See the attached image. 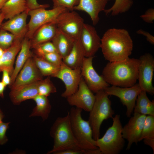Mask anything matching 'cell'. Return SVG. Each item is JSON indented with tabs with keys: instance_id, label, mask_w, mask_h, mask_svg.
<instances>
[{
	"instance_id": "4316f807",
	"label": "cell",
	"mask_w": 154,
	"mask_h": 154,
	"mask_svg": "<svg viewBox=\"0 0 154 154\" xmlns=\"http://www.w3.org/2000/svg\"><path fill=\"white\" fill-rule=\"evenodd\" d=\"M134 113L154 116V102L148 98L146 92L141 91L137 97Z\"/></svg>"
},
{
	"instance_id": "d590c367",
	"label": "cell",
	"mask_w": 154,
	"mask_h": 154,
	"mask_svg": "<svg viewBox=\"0 0 154 154\" xmlns=\"http://www.w3.org/2000/svg\"><path fill=\"white\" fill-rule=\"evenodd\" d=\"M10 122L0 123V145L5 144L8 141V139L6 135L7 131L9 127Z\"/></svg>"
},
{
	"instance_id": "9a60e30c",
	"label": "cell",
	"mask_w": 154,
	"mask_h": 154,
	"mask_svg": "<svg viewBox=\"0 0 154 154\" xmlns=\"http://www.w3.org/2000/svg\"><path fill=\"white\" fill-rule=\"evenodd\" d=\"M146 115L134 113L128 123L122 128L123 137L128 142L126 150L130 149L133 143L139 142Z\"/></svg>"
},
{
	"instance_id": "f35d334b",
	"label": "cell",
	"mask_w": 154,
	"mask_h": 154,
	"mask_svg": "<svg viewBox=\"0 0 154 154\" xmlns=\"http://www.w3.org/2000/svg\"><path fill=\"white\" fill-rule=\"evenodd\" d=\"M137 33L145 36L148 42L152 44H154V37L149 32L142 29H139L137 31Z\"/></svg>"
},
{
	"instance_id": "8d00e7d4",
	"label": "cell",
	"mask_w": 154,
	"mask_h": 154,
	"mask_svg": "<svg viewBox=\"0 0 154 154\" xmlns=\"http://www.w3.org/2000/svg\"><path fill=\"white\" fill-rule=\"evenodd\" d=\"M140 17L145 22L153 23L154 20V9L151 8L148 9Z\"/></svg>"
},
{
	"instance_id": "7c38bea8",
	"label": "cell",
	"mask_w": 154,
	"mask_h": 154,
	"mask_svg": "<svg viewBox=\"0 0 154 154\" xmlns=\"http://www.w3.org/2000/svg\"><path fill=\"white\" fill-rule=\"evenodd\" d=\"M94 57L84 58L81 71L82 77L88 87L93 92L96 93L100 90H104L110 84L94 69L92 64Z\"/></svg>"
},
{
	"instance_id": "5b68a950",
	"label": "cell",
	"mask_w": 154,
	"mask_h": 154,
	"mask_svg": "<svg viewBox=\"0 0 154 154\" xmlns=\"http://www.w3.org/2000/svg\"><path fill=\"white\" fill-rule=\"evenodd\" d=\"M113 119V124L103 136L95 140V145L102 154H118L123 149L125 139L122 131L123 127L120 116L117 114Z\"/></svg>"
},
{
	"instance_id": "f6af8a7d",
	"label": "cell",
	"mask_w": 154,
	"mask_h": 154,
	"mask_svg": "<svg viewBox=\"0 0 154 154\" xmlns=\"http://www.w3.org/2000/svg\"><path fill=\"white\" fill-rule=\"evenodd\" d=\"M4 19H5V16L4 14L0 12V29L3 21Z\"/></svg>"
},
{
	"instance_id": "74e56055",
	"label": "cell",
	"mask_w": 154,
	"mask_h": 154,
	"mask_svg": "<svg viewBox=\"0 0 154 154\" xmlns=\"http://www.w3.org/2000/svg\"><path fill=\"white\" fill-rule=\"evenodd\" d=\"M29 10H31L40 8H47L49 7L48 4H40L37 1V0H26Z\"/></svg>"
},
{
	"instance_id": "4fadbf2b",
	"label": "cell",
	"mask_w": 154,
	"mask_h": 154,
	"mask_svg": "<svg viewBox=\"0 0 154 154\" xmlns=\"http://www.w3.org/2000/svg\"><path fill=\"white\" fill-rule=\"evenodd\" d=\"M66 98L70 106L89 112L94 103L95 96L82 77L77 90Z\"/></svg>"
},
{
	"instance_id": "d6986e66",
	"label": "cell",
	"mask_w": 154,
	"mask_h": 154,
	"mask_svg": "<svg viewBox=\"0 0 154 154\" xmlns=\"http://www.w3.org/2000/svg\"><path fill=\"white\" fill-rule=\"evenodd\" d=\"M39 81L25 85L11 90L9 96L12 103L17 105L27 100L33 99L38 94V86Z\"/></svg>"
},
{
	"instance_id": "44dd1931",
	"label": "cell",
	"mask_w": 154,
	"mask_h": 154,
	"mask_svg": "<svg viewBox=\"0 0 154 154\" xmlns=\"http://www.w3.org/2000/svg\"><path fill=\"white\" fill-rule=\"evenodd\" d=\"M57 29L56 25L53 23H48L41 26L29 40L31 48H34L39 44L52 41Z\"/></svg>"
},
{
	"instance_id": "cb8c5ba5",
	"label": "cell",
	"mask_w": 154,
	"mask_h": 154,
	"mask_svg": "<svg viewBox=\"0 0 154 154\" xmlns=\"http://www.w3.org/2000/svg\"><path fill=\"white\" fill-rule=\"evenodd\" d=\"M85 57L84 52L78 39L75 40L71 51L62 59V62L70 68L75 69L81 67Z\"/></svg>"
},
{
	"instance_id": "f1b7e54d",
	"label": "cell",
	"mask_w": 154,
	"mask_h": 154,
	"mask_svg": "<svg viewBox=\"0 0 154 154\" xmlns=\"http://www.w3.org/2000/svg\"><path fill=\"white\" fill-rule=\"evenodd\" d=\"M110 8L106 9L104 12L106 15L110 13L112 16L117 15L128 11L133 4V0H115Z\"/></svg>"
},
{
	"instance_id": "ac0fdd59",
	"label": "cell",
	"mask_w": 154,
	"mask_h": 154,
	"mask_svg": "<svg viewBox=\"0 0 154 154\" xmlns=\"http://www.w3.org/2000/svg\"><path fill=\"white\" fill-rule=\"evenodd\" d=\"M114 0H80L74 10L84 11L90 16L93 25H95L99 20V15L104 11L109 1Z\"/></svg>"
},
{
	"instance_id": "52a82bcc",
	"label": "cell",
	"mask_w": 154,
	"mask_h": 154,
	"mask_svg": "<svg viewBox=\"0 0 154 154\" xmlns=\"http://www.w3.org/2000/svg\"><path fill=\"white\" fill-rule=\"evenodd\" d=\"M67 10H69L62 7L53 8L49 10L40 8L29 10L28 15L30 19L27 24V31L25 37L30 40L40 27L47 23L53 22L60 14Z\"/></svg>"
},
{
	"instance_id": "30bf717a",
	"label": "cell",
	"mask_w": 154,
	"mask_h": 154,
	"mask_svg": "<svg viewBox=\"0 0 154 154\" xmlns=\"http://www.w3.org/2000/svg\"><path fill=\"white\" fill-rule=\"evenodd\" d=\"M138 84L142 91L153 95L154 88L152 84L154 71V59L149 53L141 55L139 59Z\"/></svg>"
},
{
	"instance_id": "bcb514c9",
	"label": "cell",
	"mask_w": 154,
	"mask_h": 154,
	"mask_svg": "<svg viewBox=\"0 0 154 154\" xmlns=\"http://www.w3.org/2000/svg\"><path fill=\"white\" fill-rule=\"evenodd\" d=\"M8 0H0V11L5 3Z\"/></svg>"
},
{
	"instance_id": "603a6c76",
	"label": "cell",
	"mask_w": 154,
	"mask_h": 154,
	"mask_svg": "<svg viewBox=\"0 0 154 154\" xmlns=\"http://www.w3.org/2000/svg\"><path fill=\"white\" fill-rule=\"evenodd\" d=\"M31 48L29 39L25 37L22 41L21 48L16 60L15 66L11 76V82L9 86L13 83L28 59L32 56L33 54L30 50Z\"/></svg>"
},
{
	"instance_id": "484cf974",
	"label": "cell",
	"mask_w": 154,
	"mask_h": 154,
	"mask_svg": "<svg viewBox=\"0 0 154 154\" xmlns=\"http://www.w3.org/2000/svg\"><path fill=\"white\" fill-rule=\"evenodd\" d=\"M36 103L30 117L39 116L43 120L47 119L50 113L51 106L47 97L38 94L33 99Z\"/></svg>"
},
{
	"instance_id": "277c9868",
	"label": "cell",
	"mask_w": 154,
	"mask_h": 154,
	"mask_svg": "<svg viewBox=\"0 0 154 154\" xmlns=\"http://www.w3.org/2000/svg\"><path fill=\"white\" fill-rule=\"evenodd\" d=\"M93 106L90 111L88 121L91 127L93 137L95 140L100 138L101 125L105 120L112 118L114 111L111 107L109 95L104 90L96 93Z\"/></svg>"
},
{
	"instance_id": "f546056e",
	"label": "cell",
	"mask_w": 154,
	"mask_h": 154,
	"mask_svg": "<svg viewBox=\"0 0 154 154\" xmlns=\"http://www.w3.org/2000/svg\"><path fill=\"white\" fill-rule=\"evenodd\" d=\"M56 91L50 76L40 80L38 86V94L47 97L51 94L54 93Z\"/></svg>"
},
{
	"instance_id": "7a4b0ae2",
	"label": "cell",
	"mask_w": 154,
	"mask_h": 154,
	"mask_svg": "<svg viewBox=\"0 0 154 154\" xmlns=\"http://www.w3.org/2000/svg\"><path fill=\"white\" fill-rule=\"evenodd\" d=\"M139 59L129 57L123 60L108 62L101 76L109 84L121 87L135 85L138 80Z\"/></svg>"
},
{
	"instance_id": "83f0119b",
	"label": "cell",
	"mask_w": 154,
	"mask_h": 154,
	"mask_svg": "<svg viewBox=\"0 0 154 154\" xmlns=\"http://www.w3.org/2000/svg\"><path fill=\"white\" fill-rule=\"evenodd\" d=\"M32 57L36 66L43 76L53 77L59 70L60 67L51 63L40 57L33 55Z\"/></svg>"
},
{
	"instance_id": "ba28073f",
	"label": "cell",
	"mask_w": 154,
	"mask_h": 154,
	"mask_svg": "<svg viewBox=\"0 0 154 154\" xmlns=\"http://www.w3.org/2000/svg\"><path fill=\"white\" fill-rule=\"evenodd\" d=\"M53 23L58 29L75 40L79 39L84 23L83 18L74 10L62 13Z\"/></svg>"
},
{
	"instance_id": "d6a6232c",
	"label": "cell",
	"mask_w": 154,
	"mask_h": 154,
	"mask_svg": "<svg viewBox=\"0 0 154 154\" xmlns=\"http://www.w3.org/2000/svg\"><path fill=\"white\" fill-rule=\"evenodd\" d=\"M34 48L36 55L38 57H40L48 53L57 52L53 44L50 41L39 44Z\"/></svg>"
},
{
	"instance_id": "c3c4849f",
	"label": "cell",
	"mask_w": 154,
	"mask_h": 154,
	"mask_svg": "<svg viewBox=\"0 0 154 154\" xmlns=\"http://www.w3.org/2000/svg\"><path fill=\"white\" fill-rule=\"evenodd\" d=\"M4 50L3 49L0 48V57H1L2 56L4 52Z\"/></svg>"
},
{
	"instance_id": "7dc6e473",
	"label": "cell",
	"mask_w": 154,
	"mask_h": 154,
	"mask_svg": "<svg viewBox=\"0 0 154 154\" xmlns=\"http://www.w3.org/2000/svg\"><path fill=\"white\" fill-rule=\"evenodd\" d=\"M4 117L3 113L0 109V123L2 122V120Z\"/></svg>"
},
{
	"instance_id": "b9f144b4",
	"label": "cell",
	"mask_w": 154,
	"mask_h": 154,
	"mask_svg": "<svg viewBox=\"0 0 154 154\" xmlns=\"http://www.w3.org/2000/svg\"><path fill=\"white\" fill-rule=\"evenodd\" d=\"M144 143L150 147L152 149L153 153H154V138H145L143 139Z\"/></svg>"
},
{
	"instance_id": "e0dca14e",
	"label": "cell",
	"mask_w": 154,
	"mask_h": 154,
	"mask_svg": "<svg viewBox=\"0 0 154 154\" xmlns=\"http://www.w3.org/2000/svg\"><path fill=\"white\" fill-rule=\"evenodd\" d=\"M29 10L22 12L2 23L0 29L13 34L15 39H23L27 31L26 21Z\"/></svg>"
},
{
	"instance_id": "5bb4252c",
	"label": "cell",
	"mask_w": 154,
	"mask_h": 154,
	"mask_svg": "<svg viewBox=\"0 0 154 154\" xmlns=\"http://www.w3.org/2000/svg\"><path fill=\"white\" fill-rule=\"evenodd\" d=\"M101 39L94 27L84 23L78 39L85 57L94 56L100 47Z\"/></svg>"
},
{
	"instance_id": "d4e9b609",
	"label": "cell",
	"mask_w": 154,
	"mask_h": 154,
	"mask_svg": "<svg viewBox=\"0 0 154 154\" xmlns=\"http://www.w3.org/2000/svg\"><path fill=\"white\" fill-rule=\"evenodd\" d=\"M28 10L26 0H8L0 12L4 14L5 19L8 20Z\"/></svg>"
},
{
	"instance_id": "4dcf8cb0",
	"label": "cell",
	"mask_w": 154,
	"mask_h": 154,
	"mask_svg": "<svg viewBox=\"0 0 154 154\" xmlns=\"http://www.w3.org/2000/svg\"><path fill=\"white\" fill-rule=\"evenodd\" d=\"M145 138H154V116H146L139 141Z\"/></svg>"
},
{
	"instance_id": "2e32d148",
	"label": "cell",
	"mask_w": 154,
	"mask_h": 154,
	"mask_svg": "<svg viewBox=\"0 0 154 154\" xmlns=\"http://www.w3.org/2000/svg\"><path fill=\"white\" fill-rule=\"evenodd\" d=\"M43 76L36 66L32 56L28 59L13 83L10 86L11 90L40 80L43 79Z\"/></svg>"
},
{
	"instance_id": "1f68e13d",
	"label": "cell",
	"mask_w": 154,
	"mask_h": 154,
	"mask_svg": "<svg viewBox=\"0 0 154 154\" xmlns=\"http://www.w3.org/2000/svg\"><path fill=\"white\" fill-rule=\"evenodd\" d=\"M15 39V37L13 34L0 29V48L4 50L7 48Z\"/></svg>"
},
{
	"instance_id": "ab89813d",
	"label": "cell",
	"mask_w": 154,
	"mask_h": 154,
	"mask_svg": "<svg viewBox=\"0 0 154 154\" xmlns=\"http://www.w3.org/2000/svg\"><path fill=\"white\" fill-rule=\"evenodd\" d=\"M3 75L2 82L6 86L8 85H10L11 82V78L9 72L6 70H3L2 71Z\"/></svg>"
},
{
	"instance_id": "8fae6325",
	"label": "cell",
	"mask_w": 154,
	"mask_h": 154,
	"mask_svg": "<svg viewBox=\"0 0 154 154\" xmlns=\"http://www.w3.org/2000/svg\"><path fill=\"white\" fill-rule=\"evenodd\" d=\"M61 80L65 88L61 96L66 98L77 90L82 77L81 67L71 68L62 62L57 73L54 76Z\"/></svg>"
},
{
	"instance_id": "ee69618b",
	"label": "cell",
	"mask_w": 154,
	"mask_h": 154,
	"mask_svg": "<svg viewBox=\"0 0 154 154\" xmlns=\"http://www.w3.org/2000/svg\"><path fill=\"white\" fill-rule=\"evenodd\" d=\"M6 86L2 81H0V97L3 98L4 92Z\"/></svg>"
},
{
	"instance_id": "836d02e7",
	"label": "cell",
	"mask_w": 154,
	"mask_h": 154,
	"mask_svg": "<svg viewBox=\"0 0 154 154\" xmlns=\"http://www.w3.org/2000/svg\"><path fill=\"white\" fill-rule=\"evenodd\" d=\"M53 8L62 7L70 11L74 10V7L79 3L80 0H51Z\"/></svg>"
},
{
	"instance_id": "3957f363",
	"label": "cell",
	"mask_w": 154,
	"mask_h": 154,
	"mask_svg": "<svg viewBox=\"0 0 154 154\" xmlns=\"http://www.w3.org/2000/svg\"><path fill=\"white\" fill-rule=\"evenodd\" d=\"M54 140L52 149L47 154H56L68 149L84 150L75 138L71 126L69 112L64 117H58L55 120L50 131Z\"/></svg>"
},
{
	"instance_id": "8992f818",
	"label": "cell",
	"mask_w": 154,
	"mask_h": 154,
	"mask_svg": "<svg viewBox=\"0 0 154 154\" xmlns=\"http://www.w3.org/2000/svg\"><path fill=\"white\" fill-rule=\"evenodd\" d=\"M82 110L72 107L69 112L71 127L75 138L84 150L96 149L95 140L93 138L92 131L88 121L82 117Z\"/></svg>"
},
{
	"instance_id": "6da1fadb",
	"label": "cell",
	"mask_w": 154,
	"mask_h": 154,
	"mask_svg": "<svg viewBox=\"0 0 154 154\" xmlns=\"http://www.w3.org/2000/svg\"><path fill=\"white\" fill-rule=\"evenodd\" d=\"M133 43L128 31L123 29L107 30L101 39V48L105 59L109 62L123 60L129 57Z\"/></svg>"
},
{
	"instance_id": "ffe728a7",
	"label": "cell",
	"mask_w": 154,
	"mask_h": 154,
	"mask_svg": "<svg viewBox=\"0 0 154 154\" xmlns=\"http://www.w3.org/2000/svg\"><path fill=\"white\" fill-rule=\"evenodd\" d=\"M23 39H15L9 47L4 50L1 57L0 72L3 70H6L11 76L14 68L13 66L15 58L20 50Z\"/></svg>"
},
{
	"instance_id": "60d3db41",
	"label": "cell",
	"mask_w": 154,
	"mask_h": 154,
	"mask_svg": "<svg viewBox=\"0 0 154 154\" xmlns=\"http://www.w3.org/2000/svg\"><path fill=\"white\" fill-rule=\"evenodd\" d=\"M85 150L68 149L57 152L56 154H84Z\"/></svg>"
},
{
	"instance_id": "9c48e42d",
	"label": "cell",
	"mask_w": 154,
	"mask_h": 154,
	"mask_svg": "<svg viewBox=\"0 0 154 154\" xmlns=\"http://www.w3.org/2000/svg\"><path fill=\"white\" fill-rule=\"evenodd\" d=\"M104 91L109 95H113L118 98L122 104L126 106V115L131 117L133 112L136 100L141 91L138 83L128 87H121L113 86H109Z\"/></svg>"
},
{
	"instance_id": "e575fe53",
	"label": "cell",
	"mask_w": 154,
	"mask_h": 154,
	"mask_svg": "<svg viewBox=\"0 0 154 154\" xmlns=\"http://www.w3.org/2000/svg\"><path fill=\"white\" fill-rule=\"evenodd\" d=\"M39 57L58 67L60 66L62 62V57L57 52L48 53Z\"/></svg>"
},
{
	"instance_id": "7402d4cb",
	"label": "cell",
	"mask_w": 154,
	"mask_h": 154,
	"mask_svg": "<svg viewBox=\"0 0 154 154\" xmlns=\"http://www.w3.org/2000/svg\"><path fill=\"white\" fill-rule=\"evenodd\" d=\"M75 40L57 28L52 42L63 59L70 52Z\"/></svg>"
},
{
	"instance_id": "7bdbcfd3",
	"label": "cell",
	"mask_w": 154,
	"mask_h": 154,
	"mask_svg": "<svg viewBox=\"0 0 154 154\" xmlns=\"http://www.w3.org/2000/svg\"><path fill=\"white\" fill-rule=\"evenodd\" d=\"M85 154H102L100 149L98 148L85 150Z\"/></svg>"
}]
</instances>
